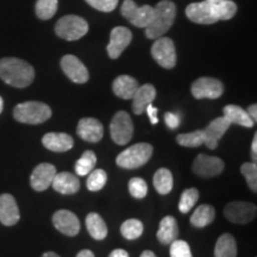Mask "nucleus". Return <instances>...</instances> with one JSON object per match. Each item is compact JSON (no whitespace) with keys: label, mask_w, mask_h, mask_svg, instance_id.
<instances>
[{"label":"nucleus","mask_w":257,"mask_h":257,"mask_svg":"<svg viewBox=\"0 0 257 257\" xmlns=\"http://www.w3.org/2000/svg\"><path fill=\"white\" fill-rule=\"evenodd\" d=\"M237 14V5L231 0L210 3L207 0L192 3L186 8V16L197 24H214L219 21H229Z\"/></svg>","instance_id":"obj_1"},{"label":"nucleus","mask_w":257,"mask_h":257,"mask_svg":"<svg viewBox=\"0 0 257 257\" xmlns=\"http://www.w3.org/2000/svg\"><path fill=\"white\" fill-rule=\"evenodd\" d=\"M0 79L12 87L25 88L35 79L34 67L17 57H4L0 60Z\"/></svg>","instance_id":"obj_2"},{"label":"nucleus","mask_w":257,"mask_h":257,"mask_svg":"<svg viewBox=\"0 0 257 257\" xmlns=\"http://www.w3.org/2000/svg\"><path fill=\"white\" fill-rule=\"evenodd\" d=\"M176 17V6L170 0H161L154 8V17L146 28V36L149 40L162 37L172 28Z\"/></svg>","instance_id":"obj_3"},{"label":"nucleus","mask_w":257,"mask_h":257,"mask_svg":"<svg viewBox=\"0 0 257 257\" xmlns=\"http://www.w3.org/2000/svg\"><path fill=\"white\" fill-rule=\"evenodd\" d=\"M14 117L19 123L37 125L49 119L51 117V110L44 102L25 101L16 106Z\"/></svg>","instance_id":"obj_4"},{"label":"nucleus","mask_w":257,"mask_h":257,"mask_svg":"<svg viewBox=\"0 0 257 257\" xmlns=\"http://www.w3.org/2000/svg\"><path fill=\"white\" fill-rule=\"evenodd\" d=\"M153 146L149 143H137L128 147L117 156V165L125 169H136L146 165L153 155Z\"/></svg>","instance_id":"obj_5"},{"label":"nucleus","mask_w":257,"mask_h":257,"mask_svg":"<svg viewBox=\"0 0 257 257\" xmlns=\"http://www.w3.org/2000/svg\"><path fill=\"white\" fill-rule=\"evenodd\" d=\"M55 32L66 41H78L88 32V23L79 16H64L56 23Z\"/></svg>","instance_id":"obj_6"},{"label":"nucleus","mask_w":257,"mask_h":257,"mask_svg":"<svg viewBox=\"0 0 257 257\" xmlns=\"http://www.w3.org/2000/svg\"><path fill=\"white\" fill-rule=\"evenodd\" d=\"M120 11L123 17L137 28L146 29L154 17L153 6H138L134 0H124Z\"/></svg>","instance_id":"obj_7"},{"label":"nucleus","mask_w":257,"mask_h":257,"mask_svg":"<svg viewBox=\"0 0 257 257\" xmlns=\"http://www.w3.org/2000/svg\"><path fill=\"white\" fill-rule=\"evenodd\" d=\"M110 133L113 142L119 146H125L130 142L134 135V124L128 113L119 111L114 114L110 124Z\"/></svg>","instance_id":"obj_8"},{"label":"nucleus","mask_w":257,"mask_h":257,"mask_svg":"<svg viewBox=\"0 0 257 257\" xmlns=\"http://www.w3.org/2000/svg\"><path fill=\"white\" fill-rule=\"evenodd\" d=\"M152 55L154 60L165 69L174 68L176 64V50L172 38H156L152 47Z\"/></svg>","instance_id":"obj_9"},{"label":"nucleus","mask_w":257,"mask_h":257,"mask_svg":"<svg viewBox=\"0 0 257 257\" xmlns=\"http://www.w3.org/2000/svg\"><path fill=\"white\" fill-rule=\"evenodd\" d=\"M256 205L248 201H231L224 208L226 219L234 224H248L255 219Z\"/></svg>","instance_id":"obj_10"},{"label":"nucleus","mask_w":257,"mask_h":257,"mask_svg":"<svg viewBox=\"0 0 257 257\" xmlns=\"http://www.w3.org/2000/svg\"><path fill=\"white\" fill-rule=\"evenodd\" d=\"M225 168L224 161L216 156L199 154L193 162V172L201 178H213L219 175Z\"/></svg>","instance_id":"obj_11"},{"label":"nucleus","mask_w":257,"mask_h":257,"mask_svg":"<svg viewBox=\"0 0 257 257\" xmlns=\"http://www.w3.org/2000/svg\"><path fill=\"white\" fill-rule=\"evenodd\" d=\"M191 91L195 99H218L224 93V85L218 79L204 76L193 82Z\"/></svg>","instance_id":"obj_12"},{"label":"nucleus","mask_w":257,"mask_h":257,"mask_svg":"<svg viewBox=\"0 0 257 257\" xmlns=\"http://www.w3.org/2000/svg\"><path fill=\"white\" fill-rule=\"evenodd\" d=\"M133 40V34L125 27H115L110 35V43L107 46V54L111 59H118L128 47Z\"/></svg>","instance_id":"obj_13"},{"label":"nucleus","mask_w":257,"mask_h":257,"mask_svg":"<svg viewBox=\"0 0 257 257\" xmlns=\"http://www.w3.org/2000/svg\"><path fill=\"white\" fill-rule=\"evenodd\" d=\"M61 68L63 73L75 83H85L88 81L89 74L86 66L74 55H66L61 60Z\"/></svg>","instance_id":"obj_14"},{"label":"nucleus","mask_w":257,"mask_h":257,"mask_svg":"<svg viewBox=\"0 0 257 257\" xmlns=\"http://www.w3.org/2000/svg\"><path fill=\"white\" fill-rule=\"evenodd\" d=\"M55 166L50 163H41L34 169L30 176V185L36 192H43L53 184V180L56 175Z\"/></svg>","instance_id":"obj_15"},{"label":"nucleus","mask_w":257,"mask_h":257,"mask_svg":"<svg viewBox=\"0 0 257 257\" xmlns=\"http://www.w3.org/2000/svg\"><path fill=\"white\" fill-rule=\"evenodd\" d=\"M230 126H231V123L224 117V115L223 117H218L214 120H212L211 123L207 125L206 128L204 130L205 146L211 150L217 149L221 137H223L225 133L229 130Z\"/></svg>","instance_id":"obj_16"},{"label":"nucleus","mask_w":257,"mask_h":257,"mask_svg":"<svg viewBox=\"0 0 257 257\" xmlns=\"http://www.w3.org/2000/svg\"><path fill=\"white\" fill-rule=\"evenodd\" d=\"M53 223L61 233L66 236H76L80 231V221L76 214L68 210H59L53 216Z\"/></svg>","instance_id":"obj_17"},{"label":"nucleus","mask_w":257,"mask_h":257,"mask_svg":"<svg viewBox=\"0 0 257 257\" xmlns=\"http://www.w3.org/2000/svg\"><path fill=\"white\" fill-rule=\"evenodd\" d=\"M76 133H78V136L81 137L86 142L96 143L101 141L102 136H104V126L95 118H82L79 121Z\"/></svg>","instance_id":"obj_18"},{"label":"nucleus","mask_w":257,"mask_h":257,"mask_svg":"<svg viewBox=\"0 0 257 257\" xmlns=\"http://www.w3.org/2000/svg\"><path fill=\"white\" fill-rule=\"evenodd\" d=\"M21 214L16 199L9 193L0 195V223L6 226H12L19 221Z\"/></svg>","instance_id":"obj_19"},{"label":"nucleus","mask_w":257,"mask_h":257,"mask_svg":"<svg viewBox=\"0 0 257 257\" xmlns=\"http://www.w3.org/2000/svg\"><path fill=\"white\" fill-rule=\"evenodd\" d=\"M42 143L54 153H66L74 147L73 137L64 133H49L42 138Z\"/></svg>","instance_id":"obj_20"},{"label":"nucleus","mask_w":257,"mask_h":257,"mask_svg":"<svg viewBox=\"0 0 257 257\" xmlns=\"http://www.w3.org/2000/svg\"><path fill=\"white\" fill-rule=\"evenodd\" d=\"M156 98V89L150 83L140 86L137 88L136 93L133 96V111L135 114L140 115L146 111V107L149 104H153V101Z\"/></svg>","instance_id":"obj_21"},{"label":"nucleus","mask_w":257,"mask_h":257,"mask_svg":"<svg viewBox=\"0 0 257 257\" xmlns=\"http://www.w3.org/2000/svg\"><path fill=\"white\" fill-rule=\"evenodd\" d=\"M51 185H53V188L61 194H74L80 189L79 178L68 172L56 173Z\"/></svg>","instance_id":"obj_22"},{"label":"nucleus","mask_w":257,"mask_h":257,"mask_svg":"<svg viewBox=\"0 0 257 257\" xmlns=\"http://www.w3.org/2000/svg\"><path fill=\"white\" fill-rule=\"evenodd\" d=\"M138 87H140V86H138L137 80L128 75L118 76V78L114 79L113 85H112L114 94L117 95L118 98L125 99V100L133 99V96L135 93H136Z\"/></svg>","instance_id":"obj_23"},{"label":"nucleus","mask_w":257,"mask_h":257,"mask_svg":"<svg viewBox=\"0 0 257 257\" xmlns=\"http://www.w3.org/2000/svg\"><path fill=\"white\" fill-rule=\"evenodd\" d=\"M157 239L162 244H170L178 239L179 226L174 217L167 216L161 220L159 231L156 233Z\"/></svg>","instance_id":"obj_24"},{"label":"nucleus","mask_w":257,"mask_h":257,"mask_svg":"<svg viewBox=\"0 0 257 257\" xmlns=\"http://www.w3.org/2000/svg\"><path fill=\"white\" fill-rule=\"evenodd\" d=\"M223 113L231 124H237L244 127H252L255 124L249 117L248 112L237 105H226L223 108Z\"/></svg>","instance_id":"obj_25"},{"label":"nucleus","mask_w":257,"mask_h":257,"mask_svg":"<svg viewBox=\"0 0 257 257\" xmlns=\"http://www.w3.org/2000/svg\"><path fill=\"white\" fill-rule=\"evenodd\" d=\"M86 226H87L88 233L91 237L96 240H102L107 236V226L104 219L100 217V214L91 212L86 217Z\"/></svg>","instance_id":"obj_26"},{"label":"nucleus","mask_w":257,"mask_h":257,"mask_svg":"<svg viewBox=\"0 0 257 257\" xmlns=\"http://www.w3.org/2000/svg\"><path fill=\"white\" fill-rule=\"evenodd\" d=\"M216 218V210L211 205H200L195 208L191 217V224L195 227H205L210 225Z\"/></svg>","instance_id":"obj_27"},{"label":"nucleus","mask_w":257,"mask_h":257,"mask_svg":"<svg viewBox=\"0 0 257 257\" xmlns=\"http://www.w3.org/2000/svg\"><path fill=\"white\" fill-rule=\"evenodd\" d=\"M237 244L233 236L230 233H224L218 238L216 248H214V257H236Z\"/></svg>","instance_id":"obj_28"},{"label":"nucleus","mask_w":257,"mask_h":257,"mask_svg":"<svg viewBox=\"0 0 257 257\" xmlns=\"http://www.w3.org/2000/svg\"><path fill=\"white\" fill-rule=\"evenodd\" d=\"M174 186L173 174L169 169L160 168L154 175V187L160 194H168Z\"/></svg>","instance_id":"obj_29"},{"label":"nucleus","mask_w":257,"mask_h":257,"mask_svg":"<svg viewBox=\"0 0 257 257\" xmlns=\"http://www.w3.org/2000/svg\"><path fill=\"white\" fill-rule=\"evenodd\" d=\"M96 165V155L92 150H86L82 154V156L76 161L75 163V172L80 176L88 175L89 173L94 169Z\"/></svg>","instance_id":"obj_30"},{"label":"nucleus","mask_w":257,"mask_h":257,"mask_svg":"<svg viewBox=\"0 0 257 257\" xmlns=\"http://www.w3.org/2000/svg\"><path fill=\"white\" fill-rule=\"evenodd\" d=\"M176 142L181 147L198 148L205 143L204 130H197L188 134H180L176 136Z\"/></svg>","instance_id":"obj_31"},{"label":"nucleus","mask_w":257,"mask_h":257,"mask_svg":"<svg viewBox=\"0 0 257 257\" xmlns=\"http://www.w3.org/2000/svg\"><path fill=\"white\" fill-rule=\"evenodd\" d=\"M57 6H59V0H37L35 11L38 18L42 21H48L55 16Z\"/></svg>","instance_id":"obj_32"},{"label":"nucleus","mask_w":257,"mask_h":257,"mask_svg":"<svg viewBox=\"0 0 257 257\" xmlns=\"http://www.w3.org/2000/svg\"><path fill=\"white\" fill-rule=\"evenodd\" d=\"M143 224L138 219H127L125 220L120 226V232L124 238L134 240L140 238L143 233Z\"/></svg>","instance_id":"obj_33"},{"label":"nucleus","mask_w":257,"mask_h":257,"mask_svg":"<svg viewBox=\"0 0 257 257\" xmlns=\"http://www.w3.org/2000/svg\"><path fill=\"white\" fill-rule=\"evenodd\" d=\"M199 199V192L197 188H188L182 192L179 202V210L181 213H187L194 207L195 202Z\"/></svg>","instance_id":"obj_34"},{"label":"nucleus","mask_w":257,"mask_h":257,"mask_svg":"<svg viewBox=\"0 0 257 257\" xmlns=\"http://www.w3.org/2000/svg\"><path fill=\"white\" fill-rule=\"evenodd\" d=\"M107 181V174L104 169H93L88 174L87 188L91 192H98L104 188Z\"/></svg>","instance_id":"obj_35"},{"label":"nucleus","mask_w":257,"mask_h":257,"mask_svg":"<svg viewBox=\"0 0 257 257\" xmlns=\"http://www.w3.org/2000/svg\"><path fill=\"white\" fill-rule=\"evenodd\" d=\"M240 173H242L246 182H248L249 188L252 192L257 191V165L256 162H246L243 163L240 167Z\"/></svg>","instance_id":"obj_36"},{"label":"nucleus","mask_w":257,"mask_h":257,"mask_svg":"<svg viewBox=\"0 0 257 257\" xmlns=\"http://www.w3.org/2000/svg\"><path fill=\"white\" fill-rule=\"evenodd\" d=\"M128 192L136 199H143L148 194V185L143 179L133 178L128 181Z\"/></svg>","instance_id":"obj_37"},{"label":"nucleus","mask_w":257,"mask_h":257,"mask_svg":"<svg viewBox=\"0 0 257 257\" xmlns=\"http://www.w3.org/2000/svg\"><path fill=\"white\" fill-rule=\"evenodd\" d=\"M170 257H193L188 243L181 239L170 243Z\"/></svg>","instance_id":"obj_38"},{"label":"nucleus","mask_w":257,"mask_h":257,"mask_svg":"<svg viewBox=\"0 0 257 257\" xmlns=\"http://www.w3.org/2000/svg\"><path fill=\"white\" fill-rule=\"evenodd\" d=\"M86 3L101 12H112L118 5V0H86Z\"/></svg>","instance_id":"obj_39"},{"label":"nucleus","mask_w":257,"mask_h":257,"mask_svg":"<svg viewBox=\"0 0 257 257\" xmlns=\"http://www.w3.org/2000/svg\"><path fill=\"white\" fill-rule=\"evenodd\" d=\"M165 121L167 124V126L170 128H176L179 127L180 125V118L178 114L172 113V112H167L165 114Z\"/></svg>","instance_id":"obj_40"},{"label":"nucleus","mask_w":257,"mask_h":257,"mask_svg":"<svg viewBox=\"0 0 257 257\" xmlns=\"http://www.w3.org/2000/svg\"><path fill=\"white\" fill-rule=\"evenodd\" d=\"M148 113V117H149L150 119V123H152L153 125H155L159 123V118H157V112H159V110H157L156 107H154L153 104H149L146 107V111Z\"/></svg>","instance_id":"obj_41"},{"label":"nucleus","mask_w":257,"mask_h":257,"mask_svg":"<svg viewBox=\"0 0 257 257\" xmlns=\"http://www.w3.org/2000/svg\"><path fill=\"white\" fill-rule=\"evenodd\" d=\"M246 112H248L249 117L251 118L253 123H256L257 121V106H256V104L250 105L248 107V110H246Z\"/></svg>","instance_id":"obj_42"},{"label":"nucleus","mask_w":257,"mask_h":257,"mask_svg":"<svg viewBox=\"0 0 257 257\" xmlns=\"http://www.w3.org/2000/svg\"><path fill=\"white\" fill-rule=\"evenodd\" d=\"M108 257H128V252L124 249H115L110 253Z\"/></svg>","instance_id":"obj_43"},{"label":"nucleus","mask_w":257,"mask_h":257,"mask_svg":"<svg viewBox=\"0 0 257 257\" xmlns=\"http://www.w3.org/2000/svg\"><path fill=\"white\" fill-rule=\"evenodd\" d=\"M251 157L253 161H256L257 159V134H255V136H253V140H252V143H251Z\"/></svg>","instance_id":"obj_44"},{"label":"nucleus","mask_w":257,"mask_h":257,"mask_svg":"<svg viewBox=\"0 0 257 257\" xmlns=\"http://www.w3.org/2000/svg\"><path fill=\"white\" fill-rule=\"evenodd\" d=\"M76 257H95V256H94V253L91 251V250L85 249V250H81V251L76 255Z\"/></svg>","instance_id":"obj_45"},{"label":"nucleus","mask_w":257,"mask_h":257,"mask_svg":"<svg viewBox=\"0 0 257 257\" xmlns=\"http://www.w3.org/2000/svg\"><path fill=\"white\" fill-rule=\"evenodd\" d=\"M141 257H156V255L153 251H150V250H146V251L142 252Z\"/></svg>","instance_id":"obj_46"},{"label":"nucleus","mask_w":257,"mask_h":257,"mask_svg":"<svg viewBox=\"0 0 257 257\" xmlns=\"http://www.w3.org/2000/svg\"><path fill=\"white\" fill-rule=\"evenodd\" d=\"M42 257H60L59 255H57L56 252H53V251H48L46 253H43V256Z\"/></svg>","instance_id":"obj_47"},{"label":"nucleus","mask_w":257,"mask_h":257,"mask_svg":"<svg viewBox=\"0 0 257 257\" xmlns=\"http://www.w3.org/2000/svg\"><path fill=\"white\" fill-rule=\"evenodd\" d=\"M3 110H4V100H3V98L0 96V113H2Z\"/></svg>","instance_id":"obj_48"},{"label":"nucleus","mask_w":257,"mask_h":257,"mask_svg":"<svg viewBox=\"0 0 257 257\" xmlns=\"http://www.w3.org/2000/svg\"><path fill=\"white\" fill-rule=\"evenodd\" d=\"M207 2H210V3H220V2H223V0H207Z\"/></svg>","instance_id":"obj_49"}]
</instances>
